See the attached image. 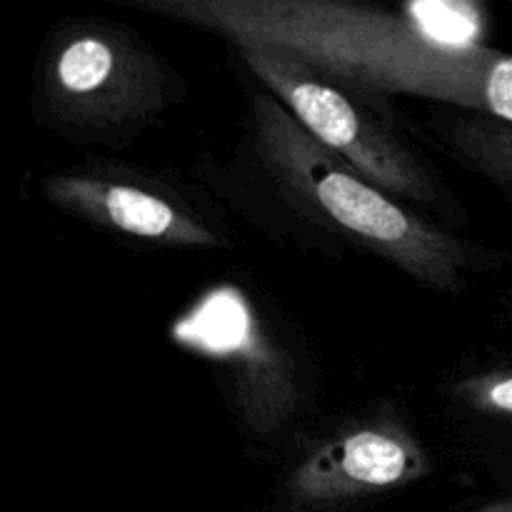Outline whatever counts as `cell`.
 <instances>
[{
	"mask_svg": "<svg viewBox=\"0 0 512 512\" xmlns=\"http://www.w3.org/2000/svg\"><path fill=\"white\" fill-rule=\"evenodd\" d=\"M205 30L233 48H278L353 93L413 95L512 123V53L428 33L365 0H98Z\"/></svg>",
	"mask_w": 512,
	"mask_h": 512,
	"instance_id": "6da1fadb",
	"label": "cell"
},
{
	"mask_svg": "<svg viewBox=\"0 0 512 512\" xmlns=\"http://www.w3.org/2000/svg\"><path fill=\"white\" fill-rule=\"evenodd\" d=\"M253 123L265 165L295 198L410 278L445 293L463 288V245L325 148L268 90L253 98Z\"/></svg>",
	"mask_w": 512,
	"mask_h": 512,
	"instance_id": "7a4b0ae2",
	"label": "cell"
},
{
	"mask_svg": "<svg viewBox=\"0 0 512 512\" xmlns=\"http://www.w3.org/2000/svg\"><path fill=\"white\" fill-rule=\"evenodd\" d=\"M40 90L60 120L110 130L163 105L168 68L145 40L110 20H73L50 38Z\"/></svg>",
	"mask_w": 512,
	"mask_h": 512,
	"instance_id": "3957f363",
	"label": "cell"
},
{
	"mask_svg": "<svg viewBox=\"0 0 512 512\" xmlns=\"http://www.w3.org/2000/svg\"><path fill=\"white\" fill-rule=\"evenodd\" d=\"M245 68L293 113L315 140L353 165L393 198L438 203V188L420 160L378 115L368 113L353 90L325 78L278 48H238Z\"/></svg>",
	"mask_w": 512,
	"mask_h": 512,
	"instance_id": "277c9868",
	"label": "cell"
},
{
	"mask_svg": "<svg viewBox=\"0 0 512 512\" xmlns=\"http://www.w3.org/2000/svg\"><path fill=\"white\" fill-rule=\"evenodd\" d=\"M180 335L210 355H225L245 400V415L260 433L280 425L293 408L288 373L273 345L255 333V320L230 290L210 295L198 313L185 320Z\"/></svg>",
	"mask_w": 512,
	"mask_h": 512,
	"instance_id": "5b68a950",
	"label": "cell"
},
{
	"mask_svg": "<svg viewBox=\"0 0 512 512\" xmlns=\"http://www.w3.org/2000/svg\"><path fill=\"white\" fill-rule=\"evenodd\" d=\"M50 203L115 233L183 248H218L223 238L165 195L103 175L65 173L45 185Z\"/></svg>",
	"mask_w": 512,
	"mask_h": 512,
	"instance_id": "8992f818",
	"label": "cell"
},
{
	"mask_svg": "<svg viewBox=\"0 0 512 512\" xmlns=\"http://www.w3.org/2000/svg\"><path fill=\"white\" fill-rule=\"evenodd\" d=\"M423 455L403 435L380 428L358 430L320 450L295 475L293 490L313 503H333L370 490H385L415 478Z\"/></svg>",
	"mask_w": 512,
	"mask_h": 512,
	"instance_id": "52a82bcc",
	"label": "cell"
},
{
	"mask_svg": "<svg viewBox=\"0 0 512 512\" xmlns=\"http://www.w3.org/2000/svg\"><path fill=\"white\" fill-rule=\"evenodd\" d=\"M448 143L463 163L512 195V123L463 110L450 120Z\"/></svg>",
	"mask_w": 512,
	"mask_h": 512,
	"instance_id": "ba28073f",
	"label": "cell"
},
{
	"mask_svg": "<svg viewBox=\"0 0 512 512\" xmlns=\"http://www.w3.org/2000/svg\"><path fill=\"white\" fill-rule=\"evenodd\" d=\"M483 408L493 410V413L512 415V373L500 375V378L488 380V383L478 385L473 395Z\"/></svg>",
	"mask_w": 512,
	"mask_h": 512,
	"instance_id": "9c48e42d",
	"label": "cell"
}]
</instances>
